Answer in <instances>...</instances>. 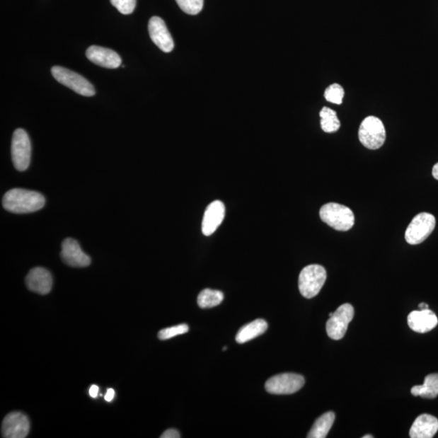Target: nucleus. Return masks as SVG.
Instances as JSON below:
<instances>
[{
    "mask_svg": "<svg viewBox=\"0 0 438 438\" xmlns=\"http://www.w3.org/2000/svg\"><path fill=\"white\" fill-rule=\"evenodd\" d=\"M2 203L4 208L11 213L29 214L42 209L46 200L40 192L13 188L4 194Z\"/></svg>",
    "mask_w": 438,
    "mask_h": 438,
    "instance_id": "obj_1",
    "label": "nucleus"
},
{
    "mask_svg": "<svg viewBox=\"0 0 438 438\" xmlns=\"http://www.w3.org/2000/svg\"><path fill=\"white\" fill-rule=\"evenodd\" d=\"M321 219L337 231H347L352 229L355 216L352 210L342 204L328 203L320 209Z\"/></svg>",
    "mask_w": 438,
    "mask_h": 438,
    "instance_id": "obj_2",
    "label": "nucleus"
},
{
    "mask_svg": "<svg viewBox=\"0 0 438 438\" xmlns=\"http://www.w3.org/2000/svg\"><path fill=\"white\" fill-rule=\"evenodd\" d=\"M326 276L323 266L309 265L304 267L299 276V289L301 295L307 299L318 296L325 284Z\"/></svg>",
    "mask_w": 438,
    "mask_h": 438,
    "instance_id": "obj_3",
    "label": "nucleus"
},
{
    "mask_svg": "<svg viewBox=\"0 0 438 438\" xmlns=\"http://www.w3.org/2000/svg\"><path fill=\"white\" fill-rule=\"evenodd\" d=\"M386 137L384 123L375 116L365 118L359 129V139L369 149H378L384 145Z\"/></svg>",
    "mask_w": 438,
    "mask_h": 438,
    "instance_id": "obj_4",
    "label": "nucleus"
},
{
    "mask_svg": "<svg viewBox=\"0 0 438 438\" xmlns=\"http://www.w3.org/2000/svg\"><path fill=\"white\" fill-rule=\"evenodd\" d=\"M54 79L60 84L71 88L82 96L92 97L96 94L93 86L85 77L63 67L54 66L52 69Z\"/></svg>",
    "mask_w": 438,
    "mask_h": 438,
    "instance_id": "obj_5",
    "label": "nucleus"
},
{
    "mask_svg": "<svg viewBox=\"0 0 438 438\" xmlns=\"http://www.w3.org/2000/svg\"><path fill=\"white\" fill-rule=\"evenodd\" d=\"M436 226V219L430 213H420L415 216L405 232V240L409 245L417 246L424 242Z\"/></svg>",
    "mask_w": 438,
    "mask_h": 438,
    "instance_id": "obj_6",
    "label": "nucleus"
},
{
    "mask_svg": "<svg viewBox=\"0 0 438 438\" xmlns=\"http://www.w3.org/2000/svg\"><path fill=\"white\" fill-rule=\"evenodd\" d=\"M13 163L15 168L24 171L29 168L31 157V143L27 132L22 129H16L12 140Z\"/></svg>",
    "mask_w": 438,
    "mask_h": 438,
    "instance_id": "obj_7",
    "label": "nucleus"
},
{
    "mask_svg": "<svg viewBox=\"0 0 438 438\" xmlns=\"http://www.w3.org/2000/svg\"><path fill=\"white\" fill-rule=\"evenodd\" d=\"M304 385V376L296 374H282L272 376L265 384V390L272 395H292Z\"/></svg>",
    "mask_w": 438,
    "mask_h": 438,
    "instance_id": "obj_8",
    "label": "nucleus"
},
{
    "mask_svg": "<svg viewBox=\"0 0 438 438\" xmlns=\"http://www.w3.org/2000/svg\"><path fill=\"white\" fill-rule=\"evenodd\" d=\"M354 308L350 304H342L326 323L327 335L332 340H340L345 337L348 325L354 317Z\"/></svg>",
    "mask_w": 438,
    "mask_h": 438,
    "instance_id": "obj_9",
    "label": "nucleus"
},
{
    "mask_svg": "<svg viewBox=\"0 0 438 438\" xmlns=\"http://www.w3.org/2000/svg\"><path fill=\"white\" fill-rule=\"evenodd\" d=\"M30 423L27 415L21 413H11L3 420L1 432L5 438H25L29 434Z\"/></svg>",
    "mask_w": 438,
    "mask_h": 438,
    "instance_id": "obj_10",
    "label": "nucleus"
},
{
    "mask_svg": "<svg viewBox=\"0 0 438 438\" xmlns=\"http://www.w3.org/2000/svg\"><path fill=\"white\" fill-rule=\"evenodd\" d=\"M60 257L71 267L84 268L91 263V258L82 251L79 243L71 238H67L63 241Z\"/></svg>",
    "mask_w": 438,
    "mask_h": 438,
    "instance_id": "obj_11",
    "label": "nucleus"
},
{
    "mask_svg": "<svg viewBox=\"0 0 438 438\" xmlns=\"http://www.w3.org/2000/svg\"><path fill=\"white\" fill-rule=\"evenodd\" d=\"M149 33L151 40L161 51L168 53L173 51L174 41L164 21L159 16H153L149 21Z\"/></svg>",
    "mask_w": 438,
    "mask_h": 438,
    "instance_id": "obj_12",
    "label": "nucleus"
},
{
    "mask_svg": "<svg viewBox=\"0 0 438 438\" xmlns=\"http://www.w3.org/2000/svg\"><path fill=\"white\" fill-rule=\"evenodd\" d=\"M86 57L94 64L106 69H117L121 65V58L113 50L98 46H91L87 49Z\"/></svg>",
    "mask_w": 438,
    "mask_h": 438,
    "instance_id": "obj_13",
    "label": "nucleus"
},
{
    "mask_svg": "<svg viewBox=\"0 0 438 438\" xmlns=\"http://www.w3.org/2000/svg\"><path fill=\"white\" fill-rule=\"evenodd\" d=\"M25 282L30 291L40 295H47L52 291L53 279L47 270L36 267L32 269L27 275Z\"/></svg>",
    "mask_w": 438,
    "mask_h": 438,
    "instance_id": "obj_14",
    "label": "nucleus"
},
{
    "mask_svg": "<svg viewBox=\"0 0 438 438\" xmlns=\"http://www.w3.org/2000/svg\"><path fill=\"white\" fill-rule=\"evenodd\" d=\"M225 217V206L220 201L210 203L204 212L202 220V233L204 236H212L223 223Z\"/></svg>",
    "mask_w": 438,
    "mask_h": 438,
    "instance_id": "obj_15",
    "label": "nucleus"
},
{
    "mask_svg": "<svg viewBox=\"0 0 438 438\" xmlns=\"http://www.w3.org/2000/svg\"><path fill=\"white\" fill-rule=\"evenodd\" d=\"M408 323L413 331L423 334L434 330L438 324V319L432 310L420 309L408 315Z\"/></svg>",
    "mask_w": 438,
    "mask_h": 438,
    "instance_id": "obj_16",
    "label": "nucleus"
},
{
    "mask_svg": "<svg viewBox=\"0 0 438 438\" xmlns=\"http://www.w3.org/2000/svg\"><path fill=\"white\" fill-rule=\"evenodd\" d=\"M438 431V420L429 414L419 415L410 430L412 438H432Z\"/></svg>",
    "mask_w": 438,
    "mask_h": 438,
    "instance_id": "obj_17",
    "label": "nucleus"
},
{
    "mask_svg": "<svg viewBox=\"0 0 438 438\" xmlns=\"http://www.w3.org/2000/svg\"><path fill=\"white\" fill-rule=\"evenodd\" d=\"M267 328L268 324L265 320H255L251 323L243 325L238 331L236 340L240 345H243V343H246L255 339V338L263 335Z\"/></svg>",
    "mask_w": 438,
    "mask_h": 438,
    "instance_id": "obj_18",
    "label": "nucleus"
},
{
    "mask_svg": "<svg viewBox=\"0 0 438 438\" xmlns=\"http://www.w3.org/2000/svg\"><path fill=\"white\" fill-rule=\"evenodd\" d=\"M412 395L425 398H435L438 396V374L425 376L424 384L415 386L411 390Z\"/></svg>",
    "mask_w": 438,
    "mask_h": 438,
    "instance_id": "obj_19",
    "label": "nucleus"
},
{
    "mask_svg": "<svg viewBox=\"0 0 438 438\" xmlns=\"http://www.w3.org/2000/svg\"><path fill=\"white\" fill-rule=\"evenodd\" d=\"M335 420V414L332 412L326 413L315 421L311 430L309 432V438H325L330 432Z\"/></svg>",
    "mask_w": 438,
    "mask_h": 438,
    "instance_id": "obj_20",
    "label": "nucleus"
},
{
    "mask_svg": "<svg viewBox=\"0 0 438 438\" xmlns=\"http://www.w3.org/2000/svg\"><path fill=\"white\" fill-rule=\"evenodd\" d=\"M224 299V293L220 291L204 289L199 294L197 304L200 308L209 309L219 306Z\"/></svg>",
    "mask_w": 438,
    "mask_h": 438,
    "instance_id": "obj_21",
    "label": "nucleus"
},
{
    "mask_svg": "<svg viewBox=\"0 0 438 438\" xmlns=\"http://www.w3.org/2000/svg\"><path fill=\"white\" fill-rule=\"evenodd\" d=\"M321 129L325 132H335L340 129V121L337 113L329 108H323L320 113Z\"/></svg>",
    "mask_w": 438,
    "mask_h": 438,
    "instance_id": "obj_22",
    "label": "nucleus"
},
{
    "mask_svg": "<svg viewBox=\"0 0 438 438\" xmlns=\"http://www.w3.org/2000/svg\"><path fill=\"white\" fill-rule=\"evenodd\" d=\"M183 12L190 15H197L202 12L204 0H175Z\"/></svg>",
    "mask_w": 438,
    "mask_h": 438,
    "instance_id": "obj_23",
    "label": "nucleus"
},
{
    "mask_svg": "<svg viewBox=\"0 0 438 438\" xmlns=\"http://www.w3.org/2000/svg\"><path fill=\"white\" fill-rule=\"evenodd\" d=\"M343 98H345V90L339 84H333L325 91V98L330 103L340 105Z\"/></svg>",
    "mask_w": 438,
    "mask_h": 438,
    "instance_id": "obj_24",
    "label": "nucleus"
},
{
    "mask_svg": "<svg viewBox=\"0 0 438 438\" xmlns=\"http://www.w3.org/2000/svg\"><path fill=\"white\" fill-rule=\"evenodd\" d=\"M188 325L186 324L177 325L169 328H166L160 330L159 333V339L161 340H170L171 338L186 334L188 332Z\"/></svg>",
    "mask_w": 438,
    "mask_h": 438,
    "instance_id": "obj_25",
    "label": "nucleus"
},
{
    "mask_svg": "<svg viewBox=\"0 0 438 438\" xmlns=\"http://www.w3.org/2000/svg\"><path fill=\"white\" fill-rule=\"evenodd\" d=\"M113 6L124 15H129L133 13L136 8L137 0H110Z\"/></svg>",
    "mask_w": 438,
    "mask_h": 438,
    "instance_id": "obj_26",
    "label": "nucleus"
},
{
    "mask_svg": "<svg viewBox=\"0 0 438 438\" xmlns=\"http://www.w3.org/2000/svg\"><path fill=\"white\" fill-rule=\"evenodd\" d=\"M180 432L175 429H170V430H166L162 434V436H161V438H180Z\"/></svg>",
    "mask_w": 438,
    "mask_h": 438,
    "instance_id": "obj_27",
    "label": "nucleus"
},
{
    "mask_svg": "<svg viewBox=\"0 0 438 438\" xmlns=\"http://www.w3.org/2000/svg\"><path fill=\"white\" fill-rule=\"evenodd\" d=\"M115 393L113 389H108L106 396H105V399H106V401L112 402L115 397Z\"/></svg>",
    "mask_w": 438,
    "mask_h": 438,
    "instance_id": "obj_28",
    "label": "nucleus"
},
{
    "mask_svg": "<svg viewBox=\"0 0 438 438\" xmlns=\"http://www.w3.org/2000/svg\"><path fill=\"white\" fill-rule=\"evenodd\" d=\"M98 387L96 385L92 386L90 389V396L92 398H96L98 396Z\"/></svg>",
    "mask_w": 438,
    "mask_h": 438,
    "instance_id": "obj_29",
    "label": "nucleus"
},
{
    "mask_svg": "<svg viewBox=\"0 0 438 438\" xmlns=\"http://www.w3.org/2000/svg\"><path fill=\"white\" fill-rule=\"evenodd\" d=\"M432 176H434V178L438 180V163L434 166V168H432Z\"/></svg>",
    "mask_w": 438,
    "mask_h": 438,
    "instance_id": "obj_30",
    "label": "nucleus"
},
{
    "mask_svg": "<svg viewBox=\"0 0 438 438\" xmlns=\"http://www.w3.org/2000/svg\"><path fill=\"white\" fill-rule=\"evenodd\" d=\"M419 308L420 309H429V306H428V304H427L425 303H420L419 304Z\"/></svg>",
    "mask_w": 438,
    "mask_h": 438,
    "instance_id": "obj_31",
    "label": "nucleus"
},
{
    "mask_svg": "<svg viewBox=\"0 0 438 438\" xmlns=\"http://www.w3.org/2000/svg\"><path fill=\"white\" fill-rule=\"evenodd\" d=\"M373 436L371 435H367V436H364L363 438H373Z\"/></svg>",
    "mask_w": 438,
    "mask_h": 438,
    "instance_id": "obj_32",
    "label": "nucleus"
},
{
    "mask_svg": "<svg viewBox=\"0 0 438 438\" xmlns=\"http://www.w3.org/2000/svg\"><path fill=\"white\" fill-rule=\"evenodd\" d=\"M223 350H224V351H226V347H224V348H223Z\"/></svg>",
    "mask_w": 438,
    "mask_h": 438,
    "instance_id": "obj_33",
    "label": "nucleus"
}]
</instances>
